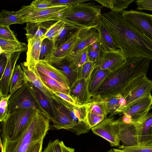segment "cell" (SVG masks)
Returning a JSON list of instances; mask_svg holds the SVG:
<instances>
[{
	"label": "cell",
	"instance_id": "1",
	"mask_svg": "<svg viewBox=\"0 0 152 152\" xmlns=\"http://www.w3.org/2000/svg\"><path fill=\"white\" fill-rule=\"evenodd\" d=\"M101 18L116 48L126 59L142 57L152 60V40L121 13L109 11L102 13Z\"/></svg>",
	"mask_w": 152,
	"mask_h": 152
},
{
	"label": "cell",
	"instance_id": "2",
	"mask_svg": "<svg viewBox=\"0 0 152 152\" xmlns=\"http://www.w3.org/2000/svg\"><path fill=\"white\" fill-rule=\"evenodd\" d=\"M151 60L140 57L127 59L119 67L110 72L92 97L104 100L121 94L132 80L148 72Z\"/></svg>",
	"mask_w": 152,
	"mask_h": 152
},
{
	"label": "cell",
	"instance_id": "3",
	"mask_svg": "<svg viewBox=\"0 0 152 152\" xmlns=\"http://www.w3.org/2000/svg\"><path fill=\"white\" fill-rule=\"evenodd\" d=\"M50 118L38 110L22 134L12 141H2L4 152H26L31 145L45 138L50 129Z\"/></svg>",
	"mask_w": 152,
	"mask_h": 152
},
{
	"label": "cell",
	"instance_id": "4",
	"mask_svg": "<svg viewBox=\"0 0 152 152\" xmlns=\"http://www.w3.org/2000/svg\"><path fill=\"white\" fill-rule=\"evenodd\" d=\"M102 7L91 2L76 4L63 14L62 20L80 28L96 27L102 20Z\"/></svg>",
	"mask_w": 152,
	"mask_h": 152
},
{
	"label": "cell",
	"instance_id": "5",
	"mask_svg": "<svg viewBox=\"0 0 152 152\" xmlns=\"http://www.w3.org/2000/svg\"><path fill=\"white\" fill-rule=\"evenodd\" d=\"M38 110L26 108L8 113L1 123L2 141H12L20 137L25 131Z\"/></svg>",
	"mask_w": 152,
	"mask_h": 152
},
{
	"label": "cell",
	"instance_id": "6",
	"mask_svg": "<svg viewBox=\"0 0 152 152\" xmlns=\"http://www.w3.org/2000/svg\"><path fill=\"white\" fill-rule=\"evenodd\" d=\"M71 6L59 5L37 9L30 4L23 6L17 12L21 21L27 22H44L57 21L62 19L63 14Z\"/></svg>",
	"mask_w": 152,
	"mask_h": 152
},
{
	"label": "cell",
	"instance_id": "7",
	"mask_svg": "<svg viewBox=\"0 0 152 152\" xmlns=\"http://www.w3.org/2000/svg\"><path fill=\"white\" fill-rule=\"evenodd\" d=\"M9 103L8 113L26 108L44 111L39 104L32 87L28 80L11 95Z\"/></svg>",
	"mask_w": 152,
	"mask_h": 152
},
{
	"label": "cell",
	"instance_id": "8",
	"mask_svg": "<svg viewBox=\"0 0 152 152\" xmlns=\"http://www.w3.org/2000/svg\"><path fill=\"white\" fill-rule=\"evenodd\" d=\"M146 75V74H142L136 77L124 89L121 94L126 102V104L124 107L133 101L151 93L152 81Z\"/></svg>",
	"mask_w": 152,
	"mask_h": 152
},
{
	"label": "cell",
	"instance_id": "9",
	"mask_svg": "<svg viewBox=\"0 0 152 152\" xmlns=\"http://www.w3.org/2000/svg\"><path fill=\"white\" fill-rule=\"evenodd\" d=\"M113 124L117 137L122 142V146H139L138 129L136 122L127 124L124 122L121 118L114 121Z\"/></svg>",
	"mask_w": 152,
	"mask_h": 152
},
{
	"label": "cell",
	"instance_id": "10",
	"mask_svg": "<svg viewBox=\"0 0 152 152\" xmlns=\"http://www.w3.org/2000/svg\"><path fill=\"white\" fill-rule=\"evenodd\" d=\"M152 108L151 93L141 97L124 107L120 114H126L130 116L132 122H136L148 113Z\"/></svg>",
	"mask_w": 152,
	"mask_h": 152
},
{
	"label": "cell",
	"instance_id": "11",
	"mask_svg": "<svg viewBox=\"0 0 152 152\" xmlns=\"http://www.w3.org/2000/svg\"><path fill=\"white\" fill-rule=\"evenodd\" d=\"M147 37L152 40V20L150 14L131 10L121 13Z\"/></svg>",
	"mask_w": 152,
	"mask_h": 152
},
{
	"label": "cell",
	"instance_id": "12",
	"mask_svg": "<svg viewBox=\"0 0 152 152\" xmlns=\"http://www.w3.org/2000/svg\"><path fill=\"white\" fill-rule=\"evenodd\" d=\"M126 59L121 50L117 48L104 52L94 63L96 67L111 72L119 67Z\"/></svg>",
	"mask_w": 152,
	"mask_h": 152
},
{
	"label": "cell",
	"instance_id": "13",
	"mask_svg": "<svg viewBox=\"0 0 152 152\" xmlns=\"http://www.w3.org/2000/svg\"><path fill=\"white\" fill-rule=\"evenodd\" d=\"M81 28L76 31L56 47L53 56L49 62V64L55 67L57 66L70 54L79 39V34Z\"/></svg>",
	"mask_w": 152,
	"mask_h": 152
},
{
	"label": "cell",
	"instance_id": "14",
	"mask_svg": "<svg viewBox=\"0 0 152 152\" xmlns=\"http://www.w3.org/2000/svg\"><path fill=\"white\" fill-rule=\"evenodd\" d=\"M114 117H108L91 129L94 134L108 141L111 147H117L120 146V141L114 129Z\"/></svg>",
	"mask_w": 152,
	"mask_h": 152
},
{
	"label": "cell",
	"instance_id": "15",
	"mask_svg": "<svg viewBox=\"0 0 152 152\" xmlns=\"http://www.w3.org/2000/svg\"><path fill=\"white\" fill-rule=\"evenodd\" d=\"M53 102L56 114L50 120L53 121L54 126L57 130L64 129L71 131L75 123L66 108L58 101L56 95Z\"/></svg>",
	"mask_w": 152,
	"mask_h": 152
},
{
	"label": "cell",
	"instance_id": "16",
	"mask_svg": "<svg viewBox=\"0 0 152 152\" xmlns=\"http://www.w3.org/2000/svg\"><path fill=\"white\" fill-rule=\"evenodd\" d=\"M90 78L78 79L69 88V95L80 105L86 104L91 100L89 91Z\"/></svg>",
	"mask_w": 152,
	"mask_h": 152
},
{
	"label": "cell",
	"instance_id": "17",
	"mask_svg": "<svg viewBox=\"0 0 152 152\" xmlns=\"http://www.w3.org/2000/svg\"><path fill=\"white\" fill-rule=\"evenodd\" d=\"M21 52L15 53L8 58L7 65L0 79V97H6L9 93L10 81L17 62L19 58Z\"/></svg>",
	"mask_w": 152,
	"mask_h": 152
},
{
	"label": "cell",
	"instance_id": "18",
	"mask_svg": "<svg viewBox=\"0 0 152 152\" xmlns=\"http://www.w3.org/2000/svg\"><path fill=\"white\" fill-rule=\"evenodd\" d=\"M99 40V35L96 27L82 28L79 39L69 55L77 53Z\"/></svg>",
	"mask_w": 152,
	"mask_h": 152
},
{
	"label": "cell",
	"instance_id": "19",
	"mask_svg": "<svg viewBox=\"0 0 152 152\" xmlns=\"http://www.w3.org/2000/svg\"><path fill=\"white\" fill-rule=\"evenodd\" d=\"M135 122L138 129L139 145L148 144L152 141V113H148Z\"/></svg>",
	"mask_w": 152,
	"mask_h": 152
},
{
	"label": "cell",
	"instance_id": "20",
	"mask_svg": "<svg viewBox=\"0 0 152 152\" xmlns=\"http://www.w3.org/2000/svg\"><path fill=\"white\" fill-rule=\"evenodd\" d=\"M20 66L28 82L40 90L49 99L54 100L55 95L43 82L37 74L35 66L28 69L26 61L21 63Z\"/></svg>",
	"mask_w": 152,
	"mask_h": 152
},
{
	"label": "cell",
	"instance_id": "21",
	"mask_svg": "<svg viewBox=\"0 0 152 152\" xmlns=\"http://www.w3.org/2000/svg\"><path fill=\"white\" fill-rule=\"evenodd\" d=\"M26 36L28 49L26 62L28 69H31L39 60L42 40L37 36Z\"/></svg>",
	"mask_w": 152,
	"mask_h": 152
},
{
	"label": "cell",
	"instance_id": "22",
	"mask_svg": "<svg viewBox=\"0 0 152 152\" xmlns=\"http://www.w3.org/2000/svg\"><path fill=\"white\" fill-rule=\"evenodd\" d=\"M35 67L38 71L69 87V81L62 72L46 61L39 60Z\"/></svg>",
	"mask_w": 152,
	"mask_h": 152
},
{
	"label": "cell",
	"instance_id": "23",
	"mask_svg": "<svg viewBox=\"0 0 152 152\" xmlns=\"http://www.w3.org/2000/svg\"><path fill=\"white\" fill-rule=\"evenodd\" d=\"M0 54H4L8 58L13 53L27 50V45L18 40H7L0 38Z\"/></svg>",
	"mask_w": 152,
	"mask_h": 152
},
{
	"label": "cell",
	"instance_id": "24",
	"mask_svg": "<svg viewBox=\"0 0 152 152\" xmlns=\"http://www.w3.org/2000/svg\"><path fill=\"white\" fill-rule=\"evenodd\" d=\"M110 71L107 69L95 67L90 78L89 86V93L92 97L98 89Z\"/></svg>",
	"mask_w": 152,
	"mask_h": 152
},
{
	"label": "cell",
	"instance_id": "25",
	"mask_svg": "<svg viewBox=\"0 0 152 152\" xmlns=\"http://www.w3.org/2000/svg\"><path fill=\"white\" fill-rule=\"evenodd\" d=\"M96 28L99 35V42L103 51L106 52L117 49L110 34L103 26L102 20Z\"/></svg>",
	"mask_w": 152,
	"mask_h": 152
},
{
	"label": "cell",
	"instance_id": "26",
	"mask_svg": "<svg viewBox=\"0 0 152 152\" xmlns=\"http://www.w3.org/2000/svg\"><path fill=\"white\" fill-rule=\"evenodd\" d=\"M35 68L36 72L44 84L53 93L59 92L69 95V87L55 80L38 71Z\"/></svg>",
	"mask_w": 152,
	"mask_h": 152
},
{
	"label": "cell",
	"instance_id": "27",
	"mask_svg": "<svg viewBox=\"0 0 152 152\" xmlns=\"http://www.w3.org/2000/svg\"><path fill=\"white\" fill-rule=\"evenodd\" d=\"M49 22L26 23V26L24 27L26 31V36H37L41 39L50 26L54 23L48 24Z\"/></svg>",
	"mask_w": 152,
	"mask_h": 152
},
{
	"label": "cell",
	"instance_id": "28",
	"mask_svg": "<svg viewBox=\"0 0 152 152\" xmlns=\"http://www.w3.org/2000/svg\"><path fill=\"white\" fill-rule=\"evenodd\" d=\"M27 80L21 66L19 64L16 65L10 81L9 93L12 94Z\"/></svg>",
	"mask_w": 152,
	"mask_h": 152
},
{
	"label": "cell",
	"instance_id": "29",
	"mask_svg": "<svg viewBox=\"0 0 152 152\" xmlns=\"http://www.w3.org/2000/svg\"><path fill=\"white\" fill-rule=\"evenodd\" d=\"M30 84L33 88L35 94L41 107L43 110L49 115L50 120L55 116L56 114L55 108L53 102V100L49 99L40 90L30 83Z\"/></svg>",
	"mask_w": 152,
	"mask_h": 152
},
{
	"label": "cell",
	"instance_id": "30",
	"mask_svg": "<svg viewBox=\"0 0 152 152\" xmlns=\"http://www.w3.org/2000/svg\"><path fill=\"white\" fill-rule=\"evenodd\" d=\"M134 0H95L102 7L110 9L111 11L121 13L128 8Z\"/></svg>",
	"mask_w": 152,
	"mask_h": 152
},
{
	"label": "cell",
	"instance_id": "31",
	"mask_svg": "<svg viewBox=\"0 0 152 152\" xmlns=\"http://www.w3.org/2000/svg\"><path fill=\"white\" fill-rule=\"evenodd\" d=\"M104 100L106 102L109 113L110 114L109 117L119 114L121 109L126 104V101L121 94Z\"/></svg>",
	"mask_w": 152,
	"mask_h": 152
},
{
	"label": "cell",
	"instance_id": "32",
	"mask_svg": "<svg viewBox=\"0 0 152 152\" xmlns=\"http://www.w3.org/2000/svg\"><path fill=\"white\" fill-rule=\"evenodd\" d=\"M70 66L78 72L81 66L88 61L86 48L74 55H69L65 59Z\"/></svg>",
	"mask_w": 152,
	"mask_h": 152
},
{
	"label": "cell",
	"instance_id": "33",
	"mask_svg": "<svg viewBox=\"0 0 152 152\" xmlns=\"http://www.w3.org/2000/svg\"><path fill=\"white\" fill-rule=\"evenodd\" d=\"M53 41L46 38L42 41L39 56V60H45L49 62L52 58L55 50Z\"/></svg>",
	"mask_w": 152,
	"mask_h": 152
},
{
	"label": "cell",
	"instance_id": "34",
	"mask_svg": "<svg viewBox=\"0 0 152 152\" xmlns=\"http://www.w3.org/2000/svg\"><path fill=\"white\" fill-rule=\"evenodd\" d=\"M0 25L10 26L14 24H23L17 11L3 10L0 13Z\"/></svg>",
	"mask_w": 152,
	"mask_h": 152
},
{
	"label": "cell",
	"instance_id": "35",
	"mask_svg": "<svg viewBox=\"0 0 152 152\" xmlns=\"http://www.w3.org/2000/svg\"><path fill=\"white\" fill-rule=\"evenodd\" d=\"M55 67L62 72L67 78L70 87L78 79V72L72 67L69 62L66 60Z\"/></svg>",
	"mask_w": 152,
	"mask_h": 152
},
{
	"label": "cell",
	"instance_id": "36",
	"mask_svg": "<svg viewBox=\"0 0 152 152\" xmlns=\"http://www.w3.org/2000/svg\"><path fill=\"white\" fill-rule=\"evenodd\" d=\"M80 28H81L66 22L64 26L61 30L58 36L53 41L55 48L60 43Z\"/></svg>",
	"mask_w": 152,
	"mask_h": 152
},
{
	"label": "cell",
	"instance_id": "37",
	"mask_svg": "<svg viewBox=\"0 0 152 152\" xmlns=\"http://www.w3.org/2000/svg\"><path fill=\"white\" fill-rule=\"evenodd\" d=\"M66 22L61 20L53 24L41 39L42 41L45 39L54 41L59 34L61 30L64 27Z\"/></svg>",
	"mask_w": 152,
	"mask_h": 152
},
{
	"label": "cell",
	"instance_id": "38",
	"mask_svg": "<svg viewBox=\"0 0 152 152\" xmlns=\"http://www.w3.org/2000/svg\"><path fill=\"white\" fill-rule=\"evenodd\" d=\"M88 61L95 62L104 53L99 41L91 44L86 48Z\"/></svg>",
	"mask_w": 152,
	"mask_h": 152
},
{
	"label": "cell",
	"instance_id": "39",
	"mask_svg": "<svg viewBox=\"0 0 152 152\" xmlns=\"http://www.w3.org/2000/svg\"><path fill=\"white\" fill-rule=\"evenodd\" d=\"M113 149L118 152H152V144L131 147H124L121 145L118 148Z\"/></svg>",
	"mask_w": 152,
	"mask_h": 152
},
{
	"label": "cell",
	"instance_id": "40",
	"mask_svg": "<svg viewBox=\"0 0 152 152\" xmlns=\"http://www.w3.org/2000/svg\"><path fill=\"white\" fill-rule=\"evenodd\" d=\"M95 67L94 62L88 61L84 64L80 68L78 79H89Z\"/></svg>",
	"mask_w": 152,
	"mask_h": 152
},
{
	"label": "cell",
	"instance_id": "41",
	"mask_svg": "<svg viewBox=\"0 0 152 152\" xmlns=\"http://www.w3.org/2000/svg\"><path fill=\"white\" fill-rule=\"evenodd\" d=\"M10 96L0 97V121L3 122L6 118L8 112L9 101Z\"/></svg>",
	"mask_w": 152,
	"mask_h": 152
},
{
	"label": "cell",
	"instance_id": "42",
	"mask_svg": "<svg viewBox=\"0 0 152 152\" xmlns=\"http://www.w3.org/2000/svg\"><path fill=\"white\" fill-rule=\"evenodd\" d=\"M0 38L9 40H18L9 26L0 25Z\"/></svg>",
	"mask_w": 152,
	"mask_h": 152
},
{
	"label": "cell",
	"instance_id": "43",
	"mask_svg": "<svg viewBox=\"0 0 152 152\" xmlns=\"http://www.w3.org/2000/svg\"><path fill=\"white\" fill-rule=\"evenodd\" d=\"M42 152H62L61 141L57 139L50 141Z\"/></svg>",
	"mask_w": 152,
	"mask_h": 152
},
{
	"label": "cell",
	"instance_id": "44",
	"mask_svg": "<svg viewBox=\"0 0 152 152\" xmlns=\"http://www.w3.org/2000/svg\"><path fill=\"white\" fill-rule=\"evenodd\" d=\"M50 3L56 6L66 5L72 6L73 5L85 3L89 0H50Z\"/></svg>",
	"mask_w": 152,
	"mask_h": 152
},
{
	"label": "cell",
	"instance_id": "45",
	"mask_svg": "<svg viewBox=\"0 0 152 152\" xmlns=\"http://www.w3.org/2000/svg\"><path fill=\"white\" fill-rule=\"evenodd\" d=\"M30 5L37 9H44L56 6L52 4L50 0H36L33 1Z\"/></svg>",
	"mask_w": 152,
	"mask_h": 152
},
{
	"label": "cell",
	"instance_id": "46",
	"mask_svg": "<svg viewBox=\"0 0 152 152\" xmlns=\"http://www.w3.org/2000/svg\"><path fill=\"white\" fill-rule=\"evenodd\" d=\"M137 10H147L152 11V0H137L135 1Z\"/></svg>",
	"mask_w": 152,
	"mask_h": 152
},
{
	"label": "cell",
	"instance_id": "47",
	"mask_svg": "<svg viewBox=\"0 0 152 152\" xmlns=\"http://www.w3.org/2000/svg\"><path fill=\"white\" fill-rule=\"evenodd\" d=\"M53 93L56 96L74 106L80 105L69 95L59 92Z\"/></svg>",
	"mask_w": 152,
	"mask_h": 152
},
{
	"label": "cell",
	"instance_id": "48",
	"mask_svg": "<svg viewBox=\"0 0 152 152\" xmlns=\"http://www.w3.org/2000/svg\"><path fill=\"white\" fill-rule=\"evenodd\" d=\"M43 139L31 145L26 152H42Z\"/></svg>",
	"mask_w": 152,
	"mask_h": 152
},
{
	"label": "cell",
	"instance_id": "49",
	"mask_svg": "<svg viewBox=\"0 0 152 152\" xmlns=\"http://www.w3.org/2000/svg\"><path fill=\"white\" fill-rule=\"evenodd\" d=\"M0 78L3 75L6 67L8 58L3 54H0Z\"/></svg>",
	"mask_w": 152,
	"mask_h": 152
},
{
	"label": "cell",
	"instance_id": "50",
	"mask_svg": "<svg viewBox=\"0 0 152 152\" xmlns=\"http://www.w3.org/2000/svg\"><path fill=\"white\" fill-rule=\"evenodd\" d=\"M61 142L62 147V152H75L74 148L66 146L62 141H61Z\"/></svg>",
	"mask_w": 152,
	"mask_h": 152
},
{
	"label": "cell",
	"instance_id": "51",
	"mask_svg": "<svg viewBox=\"0 0 152 152\" xmlns=\"http://www.w3.org/2000/svg\"><path fill=\"white\" fill-rule=\"evenodd\" d=\"M123 116L121 118L122 120L124 123L129 124L132 122V118L126 114H123Z\"/></svg>",
	"mask_w": 152,
	"mask_h": 152
},
{
	"label": "cell",
	"instance_id": "52",
	"mask_svg": "<svg viewBox=\"0 0 152 152\" xmlns=\"http://www.w3.org/2000/svg\"><path fill=\"white\" fill-rule=\"evenodd\" d=\"M0 144H1V152H4L3 148L2 146V141L1 140V139L0 140Z\"/></svg>",
	"mask_w": 152,
	"mask_h": 152
},
{
	"label": "cell",
	"instance_id": "53",
	"mask_svg": "<svg viewBox=\"0 0 152 152\" xmlns=\"http://www.w3.org/2000/svg\"><path fill=\"white\" fill-rule=\"evenodd\" d=\"M107 152H118L116 151H115L113 150V148L111 149H110Z\"/></svg>",
	"mask_w": 152,
	"mask_h": 152
},
{
	"label": "cell",
	"instance_id": "54",
	"mask_svg": "<svg viewBox=\"0 0 152 152\" xmlns=\"http://www.w3.org/2000/svg\"><path fill=\"white\" fill-rule=\"evenodd\" d=\"M147 144H152V141Z\"/></svg>",
	"mask_w": 152,
	"mask_h": 152
},
{
	"label": "cell",
	"instance_id": "55",
	"mask_svg": "<svg viewBox=\"0 0 152 152\" xmlns=\"http://www.w3.org/2000/svg\"><path fill=\"white\" fill-rule=\"evenodd\" d=\"M150 17L151 18V19L152 20V15L150 14Z\"/></svg>",
	"mask_w": 152,
	"mask_h": 152
}]
</instances>
